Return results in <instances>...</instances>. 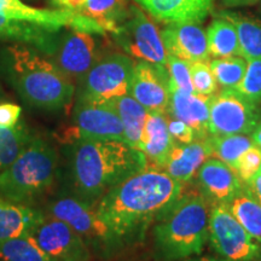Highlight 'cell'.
Returning <instances> with one entry per match:
<instances>
[{"instance_id":"obj_1","label":"cell","mask_w":261,"mask_h":261,"mask_svg":"<svg viewBox=\"0 0 261 261\" xmlns=\"http://www.w3.org/2000/svg\"><path fill=\"white\" fill-rule=\"evenodd\" d=\"M182 195V182L165 171L146 168L110 189L98 201L97 213L116 243L135 241Z\"/></svg>"},{"instance_id":"obj_2","label":"cell","mask_w":261,"mask_h":261,"mask_svg":"<svg viewBox=\"0 0 261 261\" xmlns=\"http://www.w3.org/2000/svg\"><path fill=\"white\" fill-rule=\"evenodd\" d=\"M148 168L145 155L121 140L73 137L69 179L74 194L91 203L135 173Z\"/></svg>"},{"instance_id":"obj_3","label":"cell","mask_w":261,"mask_h":261,"mask_svg":"<svg viewBox=\"0 0 261 261\" xmlns=\"http://www.w3.org/2000/svg\"><path fill=\"white\" fill-rule=\"evenodd\" d=\"M6 71L22 99L45 112H58L71 102L73 81L28 45H12L6 50Z\"/></svg>"},{"instance_id":"obj_4","label":"cell","mask_w":261,"mask_h":261,"mask_svg":"<svg viewBox=\"0 0 261 261\" xmlns=\"http://www.w3.org/2000/svg\"><path fill=\"white\" fill-rule=\"evenodd\" d=\"M208 202L203 195H185L159 219L155 241L166 260L198 255L208 241Z\"/></svg>"},{"instance_id":"obj_5","label":"cell","mask_w":261,"mask_h":261,"mask_svg":"<svg viewBox=\"0 0 261 261\" xmlns=\"http://www.w3.org/2000/svg\"><path fill=\"white\" fill-rule=\"evenodd\" d=\"M58 173V154L47 140L34 137L15 161L0 172V195L25 203L44 194Z\"/></svg>"},{"instance_id":"obj_6","label":"cell","mask_w":261,"mask_h":261,"mask_svg":"<svg viewBox=\"0 0 261 261\" xmlns=\"http://www.w3.org/2000/svg\"><path fill=\"white\" fill-rule=\"evenodd\" d=\"M48 214L68 224L93 249L119 247L109 228L97 213L96 205L76 195H61L48 204Z\"/></svg>"},{"instance_id":"obj_7","label":"cell","mask_w":261,"mask_h":261,"mask_svg":"<svg viewBox=\"0 0 261 261\" xmlns=\"http://www.w3.org/2000/svg\"><path fill=\"white\" fill-rule=\"evenodd\" d=\"M208 240L217 253L231 261H255L261 246L238 223L226 204L215 203L208 219Z\"/></svg>"},{"instance_id":"obj_8","label":"cell","mask_w":261,"mask_h":261,"mask_svg":"<svg viewBox=\"0 0 261 261\" xmlns=\"http://www.w3.org/2000/svg\"><path fill=\"white\" fill-rule=\"evenodd\" d=\"M114 34L117 42L132 57L166 68L168 54L161 31L138 6H129L125 21Z\"/></svg>"},{"instance_id":"obj_9","label":"cell","mask_w":261,"mask_h":261,"mask_svg":"<svg viewBox=\"0 0 261 261\" xmlns=\"http://www.w3.org/2000/svg\"><path fill=\"white\" fill-rule=\"evenodd\" d=\"M135 62L122 54L99 58L81 80L80 97L110 100L129 92Z\"/></svg>"},{"instance_id":"obj_10","label":"cell","mask_w":261,"mask_h":261,"mask_svg":"<svg viewBox=\"0 0 261 261\" xmlns=\"http://www.w3.org/2000/svg\"><path fill=\"white\" fill-rule=\"evenodd\" d=\"M261 114L257 104L246 99L236 90L213 94L210 104V135H252Z\"/></svg>"},{"instance_id":"obj_11","label":"cell","mask_w":261,"mask_h":261,"mask_svg":"<svg viewBox=\"0 0 261 261\" xmlns=\"http://www.w3.org/2000/svg\"><path fill=\"white\" fill-rule=\"evenodd\" d=\"M0 14L16 22H24L56 33L64 27L91 34L104 35L106 29L94 19L70 10L33 8L22 0H0Z\"/></svg>"},{"instance_id":"obj_12","label":"cell","mask_w":261,"mask_h":261,"mask_svg":"<svg viewBox=\"0 0 261 261\" xmlns=\"http://www.w3.org/2000/svg\"><path fill=\"white\" fill-rule=\"evenodd\" d=\"M74 136L93 139L125 140L123 126L110 100L77 97L73 113Z\"/></svg>"},{"instance_id":"obj_13","label":"cell","mask_w":261,"mask_h":261,"mask_svg":"<svg viewBox=\"0 0 261 261\" xmlns=\"http://www.w3.org/2000/svg\"><path fill=\"white\" fill-rule=\"evenodd\" d=\"M45 253L56 261H89L90 248L85 241L58 218L45 214L32 232Z\"/></svg>"},{"instance_id":"obj_14","label":"cell","mask_w":261,"mask_h":261,"mask_svg":"<svg viewBox=\"0 0 261 261\" xmlns=\"http://www.w3.org/2000/svg\"><path fill=\"white\" fill-rule=\"evenodd\" d=\"M94 35L73 29L57 44L55 63L70 80H83L99 60Z\"/></svg>"},{"instance_id":"obj_15","label":"cell","mask_w":261,"mask_h":261,"mask_svg":"<svg viewBox=\"0 0 261 261\" xmlns=\"http://www.w3.org/2000/svg\"><path fill=\"white\" fill-rule=\"evenodd\" d=\"M129 96L148 112L167 113L169 77L167 68L140 61L135 64L129 85Z\"/></svg>"},{"instance_id":"obj_16","label":"cell","mask_w":261,"mask_h":261,"mask_svg":"<svg viewBox=\"0 0 261 261\" xmlns=\"http://www.w3.org/2000/svg\"><path fill=\"white\" fill-rule=\"evenodd\" d=\"M161 37L168 55L192 62H208L207 35L198 24L171 23L161 31Z\"/></svg>"},{"instance_id":"obj_17","label":"cell","mask_w":261,"mask_h":261,"mask_svg":"<svg viewBox=\"0 0 261 261\" xmlns=\"http://www.w3.org/2000/svg\"><path fill=\"white\" fill-rule=\"evenodd\" d=\"M202 195L215 203L228 204L243 189L242 180L230 166L218 159H207L197 172Z\"/></svg>"},{"instance_id":"obj_18","label":"cell","mask_w":261,"mask_h":261,"mask_svg":"<svg viewBox=\"0 0 261 261\" xmlns=\"http://www.w3.org/2000/svg\"><path fill=\"white\" fill-rule=\"evenodd\" d=\"M162 23L201 24L210 16L214 0H135Z\"/></svg>"},{"instance_id":"obj_19","label":"cell","mask_w":261,"mask_h":261,"mask_svg":"<svg viewBox=\"0 0 261 261\" xmlns=\"http://www.w3.org/2000/svg\"><path fill=\"white\" fill-rule=\"evenodd\" d=\"M211 98L212 96L172 90L169 91L167 112L173 119L180 120L190 126L198 139H205L210 136Z\"/></svg>"},{"instance_id":"obj_20","label":"cell","mask_w":261,"mask_h":261,"mask_svg":"<svg viewBox=\"0 0 261 261\" xmlns=\"http://www.w3.org/2000/svg\"><path fill=\"white\" fill-rule=\"evenodd\" d=\"M207 138L194 140L188 144L174 142L162 171L180 182L191 180L205 160L211 158V148Z\"/></svg>"},{"instance_id":"obj_21","label":"cell","mask_w":261,"mask_h":261,"mask_svg":"<svg viewBox=\"0 0 261 261\" xmlns=\"http://www.w3.org/2000/svg\"><path fill=\"white\" fill-rule=\"evenodd\" d=\"M173 145L174 140L169 135L168 116L165 113L149 112L139 149L145 155L148 168L151 165L162 171Z\"/></svg>"},{"instance_id":"obj_22","label":"cell","mask_w":261,"mask_h":261,"mask_svg":"<svg viewBox=\"0 0 261 261\" xmlns=\"http://www.w3.org/2000/svg\"><path fill=\"white\" fill-rule=\"evenodd\" d=\"M44 217L42 211L10 201L0 195V243L32 234Z\"/></svg>"},{"instance_id":"obj_23","label":"cell","mask_w":261,"mask_h":261,"mask_svg":"<svg viewBox=\"0 0 261 261\" xmlns=\"http://www.w3.org/2000/svg\"><path fill=\"white\" fill-rule=\"evenodd\" d=\"M55 33L24 22H16L0 14V39L29 45L44 54L54 55L57 47Z\"/></svg>"},{"instance_id":"obj_24","label":"cell","mask_w":261,"mask_h":261,"mask_svg":"<svg viewBox=\"0 0 261 261\" xmlns=\"http://www.w3.org/2000/svg\"><path fill=\"white\" fill-rule=\"evenodd\" d=\"M112 102L121 119L126 143L139 150L149 112L129 94L114 98Z\"/></svg>"},{"instance_id":"obj_25","label":"cell","mask_w":261,"mask_h":261,"mask_svg":"<svg viewBox=\"0 0 261 261\" xmlns=\"http://www.w3.org/2000/svg\"><path fill=\"white\" fill-rule=\"evenodd\" d=\"M205 35L211 56L214 58L243 57L237 29L228 19L215 18L207 28Z\"/></svg>"},{"instance_id":"obj_26","label":"cell","mask_w":261,"mask_h":261,"mask_svg":"<svg viewBox=\"0 0 261 261\" xmlns=\"http://www.w3.org/2000/svg\"><path fill=\"white\" fill-rule=\"evenodd\" d=\"M220 17L231 21L237 29L242 56L247 61L261 60V21L240 12L223 11Z\"/></svg>"},{"instance_id":"obj_27","label":"cell","mask_w":261,"mask_h":261,"mask_svg":"<svg viewBox=\"0 0 261 261\" xmlns=\"http://www.w3.org/2000/svg\"><path fill=\"white\" fill-rule=\"evenodd\" d=\"M244 230L261 244V204L244 188L226 204Z\"/></svg>"},{"instance_id":"obj_28","label":"cell","mask_w":261,"mask_h":261,"mask_svg":"<svg viewBox=\"0 0 261 261\" xmlns=\"http://www.w3.org/2000/svg\"><path fill=\"white\" fill-rule=\"evenodd\" d=\"M128 9L127 0H87L80 14L97 21L107 32L115 33L125 21Z\"/></svg>"},{"instance_id":"obj_29","label":"cell","mask_w":261,"mask_h":261,"mask_svg":"<svg viewBox=\"0 0 261 261\" xmlns=\"http://www.w3.org/2000/svg\"><path fill=\"white\" fill-rule=\"evenodd\" d=\"M208 143L211 148V158H215L231 168H234L237 160L254 144L252 137L248 135H230V136H208Z\"/></svg>"},{"instance_id":"obj_30","label":"cell","mask_w":261,"mask_h":261,"mask_svg":"<svg viewBox=\"0 0 261 261\" xmlns=\"http://www.w3.org/2000/svg\"><path fill=\"white\" fill-rule=\"evenodd\" d=\"M0 261H56L44 252L32 234L0 243Z\"/></svg>"},{"instance_id":"obj_31","label":"cell","mask_w":261,"mask_h":261,"mask_svg":"<svg viewBox=\"0 0 261 261\" xmlns=\"http://www.w3.org/2000/svg\"><path fill=\"white\" fill-rule=\"evenodd\" d=\"M32 138L22 122L14 127H0V172L15 161Z\"/></svg>"},{"instance_id":"obj_32","label":"cell","mask_w":261,"mask_h":261,"mask_svg":"<svg viewBox=\"0 0 261 261\" xmlns=\"http://www.w3.org/2000/svg\"><path fill=\"white\" fill-rule=\"evenodd\" d=\"M247 60L244 57L215 58L210 62L218 85L225 90H234L244 77L247 70Z\"/></svg>"},{"instance_id":"obj_33","label":"cell","mask_w":261,"mask_h":261,"mask_svg":"<svg viewBox=\"0 0 261 261\" xmlns=\"http://www.w3.org/2000/svg\"><path fill=\"white\" fill-rule=\"evenodd\" d=\"M247 62L244 77L234 90L249 102L259 104L261 103V60L256 58Z\"/></svg>"},{"instance_id":"obj_34","label":"cell","mask_w":261,"mask_h":261,"mask_svg":"<svg viewBox=\"0 0 261 261\" xmlns=\"http://www.w3.org/2000/svg\"><path fill=\"white\" fill-rule=\"evenodd\" d=\"M166 68L169 77V91L180 90L188 93H194L189 62L180 60L173 55H168Z\"/></svg>"},{"instance_id":"obj_35","label":"cell","mask_w":261,"mask_h":261,"mask_svg":"<svg viewBox=\"0 0 261 261\" xmlns=\"http://www.w3.org/2000/svg\"><path fill=\"white\" fill-rule=\"evenodd\" d=\"M190 76L194 92L202 96H213L218 90V83L207 62L190 63Z\"/></svg>"},{"instance_id":"obj_36","label":"cell","mask_w":261,"mask_h":261,"mask_svg":"<svg viewBox=\"0 0 261 261\" xmlns=\"http://www.w3.org/2000/svg\"><path fill=\"white\" fill-rule=\"evenodd\" d=\"M261 167V148L254 145L244 151L237 160L233 171L237 173L244 184L252 179L259 172Z\"/></svg>"},{"instance_id":"obj_37","label":"cell","mask_w":261,"mask_h":261,"mask_svg":"<svg viewBox=\"0 0 261 261\" xmlns=\"http://www.w3.org/2000/svg\"><path fill=\"white\" fill-rule=\"evenodd\" d=\"M168 130L175 143L188 144L194 140H198L197 135L190 126L173 117H168Z\"/></svg>"},{"instance_id":"obj_38","label":"cell","mask_w":261,"mask_h":261,"mask_svg":"<svg viewBox=\"0 0 261 261\" xmlns=\"http://www.w3.org/2000/svg\"><path fill=\"white\" fill-rule=\"evenodd\" d=\"M22 109L14 103H0V127H14L21 120Z\"/></svg>"},{"instance_id":"obj_39","label":"cell","mask_w":261,"mask_h":261,"mask_svg":"<svg viewBox=\"0 0 261 261\" xmlns=\"http://www.w3.org/2000/svg\"><path fill=\"white\" fill-rule=\"evenodd\" d=\"M52 4L60 6L64 10H70V11L81 12L84 6L86 5L87 0H51Z\"/></svg>"},{"instance_id":"obj_40","label":"cell","mask_w":261,"mask_h":261,"mask_svg":"<svg viewBox=\"0 0 261 261\" xmlns=\"http://www.w3.org/2000/svg\"><path fill=\"white\" fill-rule=\"evenodd\" d=\"M244 188H246L261 204V173L257 172L249 181L244 184Z\"/></svg>"},{"instance_id":"obj_41","label":"cell","mask_w":261,"mask_h":261,"mask_svg":"<svg viewBox=\"0 0 261 261\" xmlns=\"http://www.w3.org/2000/svg\"><path fill=\"white\" fill-rule=\"evenodd\" d=\"M259 2L260 0H221L226 8H242V6L254 5Z\"/></svg>"},{"instance_id":"obj_42","label":"cell","mask_w":261,"mask_h":261,"mask_svg":"<svg viewBox=\"0 0 261 261\" xmlns=\"http://www.w3.org/2000/svg\"><path fill=\"white\" fill-rule=\"evenodd\" d=\"M250 137H252L254 144L261 148V117L259 119V121H257L255 128H254Z\"/></svg>"},{"instance_id":"obj_43","label":"cell","mask_w":261,"mask_h":261,"mask_svg":"<svg viewBox=\"0 0 261 261\" xmlns=\"http://www.w3.org/2000/svg\"><path fill=\"white\" fill-rule=\"evenodd\" d=\"M185 261H231V260L217 259V257H212V256H200V257H192V259H188Z\"/></svg>"},{"instance_id":"obj_44","label":"cell","mask_w":261,"mask_h":261,"mask_svg":"<svg viewBox=\"0 0 261 261\" xmlns=\"http://www.w3.org/2000/svg\"><path fill=\"white\" fill-rule=\"evenodd\" d=\"M2 96H3V93H2V90H0V100H2V98H3Z\"/></svg>"},{"instance_id":"obj_45","label":"cell","mask_w":261,"mask_h":261,"mask_svg":"<svg viewBox=\"0 0 261 261\" xmlns=\"http://www.w3.org/2000/svg\"><path fill=\"white\" fill-rule=\"evenodd\" d=\"M255 261H261V255H260V256H259V257H257V259H256V260H255Z\"/></svg>"},{"instance_id":"obj_46","label":"cell","mask_w":261,"mask_h":261,"mask_svg":"<svg viewBox=\"0 0 261 261\" xmlns=\"http://www.w3.org/2000/svg\"><path fill=\"white\" fill-rule=\"evenodd\" d=\"M259 172H260V173H261V167H260V169H259Z\"/></svg>"}]
</instances>
